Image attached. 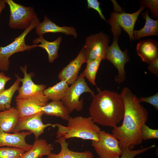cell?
<instances>
[{
  "label": "cell",
  "instance_id": "obj_12",
  "mask_svg": "<svg viewBox=\"0 0 158 158\" xmlns=\"http://www.w3.org/2000/svg\"><path fill=\"white\" fill-rule=\"evenodd\" d=\"M43 114L41 111L18 120L12 132L16 133L27 130L34 134L36 140L38 139L40 136L44 133L47 127L50 126L55 127L54 124L43 123L42 116Z\"/></svg>",
  "mask_w": 158,
  "mask_h": 158
},
{
  "label": "cell",
  "instance_id": "obj_15",
  "mask_svg": "<svg viewBox=\"0 0 158 158\" xmlns=\"http://www.w3.org/2000/svg\"><path fill=\"white\" fill-rule=\"evenodd\" d=\"M31 134V132L28 131L10 133L0 130V147H16L28 151L32 148V145L28 144L25 138Z\"/></svg>",
  "mask_w": 158,
  "mask_h": 158
},
{
  "label": "cell",
  "instance_id": "obj_4",
  "mask_svg": "<svg viewBox=\"0 0 158 158\" xmlns=\"http://www.w3.org/2000/svg\"><path fill=\"white\" fill-rule=\"evenodd\" d=\"M37 17L34 19L31 24L18 37L9 44L0 47V71L4 72L9 68L10 63L9 58L13 54L25 51H29L36 47V45H27L25 42V38L27 35L40 23Z\"/></svg>",
  "mask_w": 158,
  "mask_h": 158
},
{
  "label": "cell",
  "instance_id": "obj_24",
  "mask_svg": "<svg viewBox=\"0 0 158 158\" xmlns=\"http://www.w3.org/2000/svg\"><path fill=\"white\" fill-rule=\"evenodd\" d=\"M16 79L8 88L0 93V111L9 109L11 107L12 98L15 92L18 90L21 78L15 74Z\"/></svg>",
  "mask_w": 158,
  "mask_h": 158
},
{
  "label": "cell",
  "instance_id": "obj_17",
  "mask_svg": "<svg viewBox=\"0 0 158 158\" xmlns=\"http://www.w3.org/2000/svg\"><path fill=\"white\" fill-rule=\"evenodd\" d=\"M36 34L39 36L47 33H62L67 35H72L75 38L77 36L76 30L73 27L59 26L45 15L43 21L38 25L35 28Z\"/></svg>",
  "mask_w": 158,
  "mask_h": 158
},
{
  "label": "cell",
  "instance_id": "obj_18",
  "mask_svg": "<svg viewBox=\"0 0 158 158\" xmlns=\"http://www.w3.org/2000/svg\"><path fill=\"white\" fill-rule=\"evenodd\" d=\"M66 140L63 136L55 140V142L59 143L61 146V151L57 154L51 153L47 156L46 158H93V155L90 151L78 152L70 150L68 148V143Z\"/></svg>",
  "mask_w": 158,
  "mask_h": 158
},
{
  "label": "cell",
  "instance_id": "obj_13",
  "mask_svg": "<svg viewBox=\"0 0 158 158\" xmlns=\"http://www.w3.org/2000/svg\"><path fill=\"white\" fill-rule=\"evenodd\" d=\"M20 69L24 74V77L21 78V86L19 87L18 94L16 99H25L36 95L43 94V91L46 87L45 85L37 84L32 81V77L34 74L28 73L27 66L25 64L24 66H20Z\"/></svg>",
  "mask_w": 158,
  "mask_h": 158
},
{
  "label": "cell",
  "instance_id": "obj_23",
  "mask_svg": "<svg viewBox=\"0 0 158 158\" xmlns=\"http://www.w3.org/2000/svg\"><path fill=\"white\" fill-rule=\"evenodd\" d=\"M42 111L46 115L55 116L67 120L70 117V113L61 100H53L41 108Z\"/></svg>",
  "mask_w": 158,
  "mask_h": 158
},
{
  "label": "cell",
  "instance_id": "obj_29",
  "mask_svg": "<svg viewBox=\"0 0 158 158\" xmlns=\"http://www.w3.org/2000/svg\"><path fill=\"white\" fill-rule=\"evenodd\" d=\"M141 135L142 140H146L151 139L158 138V130L150 128L145 123L142 126Z\"/></svg>",
  "mask_w": 158,
  "mask_h": 158
},
{
  "label": "cell",
  "instance_id": "obj_33",
  "mask_svg": "<svg viewBox=\"0 0 158 158\" xmlns=\"http://www.w3.org/2000/svg\"><path fill=\"white\" fill-rule=\"evenodd\" d=\"M11 79V78L6 76L3 72H0V93L5 90L6 84Z\"/></svg>",
  "mask_w": 158,
  "mask_h": 158
},
{
  "label": "cell",
  "instance_id": "obj_35",
  "mask_svg": "<svg viewBox=\"0 0 158 158\" xmlns=\"http://www.w3.org/2000/svg\"><path fill=\"white\" fill-rule=\"evenodd\" d=\"M6 0H0V15L6 6Z\"/></svg>",
  "mask_w": 158,
  "mask_h": 158
},
{
  "label": "cell",
  "instance_id": "obj_22",
  "mask_svg": "<svg viewBox=\"0 0 158 158\" xmlns=\"http://www.w3.org/2000/svg\"><path fill=\"white\" fill-rule=\"evenodd\" d=\"M32 145V148L25 152L20 158H39L43 156H47L51 153L53 149L52 145L42 139L36 140Z\"/></svg>",
  "mask_w": 158,
  "mask_h": 158
},
{
  "label": "cell",
  "instance_id": "obj_28",
  "mask_svg": "<svg viewBox=\"0 0 158 158\" xmlns=\"http://www.w3.org/2000/svg\"><path fill=\"white\" fill-rule=\"evenodd\" d=\"M156 147L153 145L147 147L133 150L126 148L122 150V152L120 158H134L136 156L144 153L149 149Z\"/></svg>",
  "mask_w": 158,
  "mask_h": 158
},
{
  "label": "cell",
  "instance_id": "obj_11",
  "mask_svg": "<svg viewBox=\"0 0 158 158\" xmlns=\"http://www.w3.org/2000/svg\"><path fill=\"white\" fill-rule=\"evenodd\" d=\"M49 100L43 94L25 99H16L19 120L42 111V107Z\"/></svg>",
  "mask_w": 158,
  "mask_h": 158
},
{
  "label": "cell",
  "instance_id": "obj_27",
  "mask_svg": "<svg viewBox=\"0 0 158 158\" xmlns=\"http://www.w3.org/2000/svg\"><path fill=\"white\" fill-rule=\"evenodd\" d=\"M25 152L17 147H0V158H20Z\"/></svg>",
  "mask_w": 158,
  "mask_h": 158
},
{
  "label": "cell",
  "instance_id": "obj_5",
  "mask_svg": "<svg viewBox=\"0 0 158 158\" xmlns=\"http://www.w3.org/2000/svg\"><path fill=\"white\" fill-rule=\"evenodd\" d=\"M146 8L141 4L139 9L133 13H126L124 11L121 13L112 12L108 22L111 26L113 39H118L121 33L122 28L128 34L130 42L134 40L133 31L135 24L139 15Z\"/></svg>",
  "mask_w": 158,
  "mask_h": 158
},
{
  "label": "cell",
  "instance_id": "obj_21",
  "mask_svg": "<svg viewBox=\"0 0 158 158\" xmlns=\"http://www.w3.org/2000/svg\"><path fill=\"white\" fill-rule=\"evenodd\" d=\"M61 40L62 37L60 36L54 41L49 42L45 39L43 36H40L33 39L32 43L37 44V47H41L46 51L49 62L51 63L58 57V51Z\"/></svg>",
  "mask_w": 158,
  "mask_h": 158
},
{
  "label": "cell",
  "instance_id": "obj_19",
  "mask_svg": "<svg viewBox=\"0 0 158 158\" xmlns=\"http://www.w3.org/2000/svg\"><path fill=\"white\" fill-rule=\"evenodd\" d=\"M149 9L141 13L142 18L145 20L144 26L138 30H134L133 36L136 40L146 36H158V20H154L151 18L148 14Z\"/></svg>",
  "mask_w": 158,
  "mask_h": 158
},
{
  "label": "cell",
  "instance_id": "obj_14",
  "mask_svg": "<svg viewBox=\"0 0 158 158\" xmlns=\"http://www.w3.org/2000/svg\"><path fill=\"white\" fill-rule=\"evenodd\" d=\"M85 51L83 47L77 57L64 67L58 74L59 79L65 81L68 85L73 84L78 79L83 64L85 63Z\"/></svg>",
  "mask_w": 158,
  "mask_h": 158
},
{
  "label": "cell",
  "instance_id": "obj_30",
  "mask_svg": "<svg viewBox=\"0 0 158 158\" xmlns=\"http://www.w3.org/2000/svg\"><path fill=\"white\" fill-rule=\"evenodd\" d=\"M139 4H143L150 9L152 17L156 20L158 18V0H140Z\"/></svg>",
  "mask_w": 158,
  "mask_h": 158
},
{
  "label": "cell",
  "instance_id": "obj_26",
  "mask_svg": "<svg viewBox=\"0 0 158 158\" xmlns=\"http://www.w3.org/2000/svg\"><path fill=\"white\" fill-rule=\"evenodd\" d=\"M103 60L101 57L87 62L86 66L82 73L84 77H86L92 85H96L95 82L96 75L101 61Z\"/></svg>",
  "mask_w": 158,
  "mask_h": 158
},
{
  "label": "cell",
  "instance_id": "obj_20",
  "mask_svg": "<svg viewBox=\"0 0 158 158\" xmlns=\"http://www.w3.org/2000/svg\"><path fill=\"white\" fill-rule=\"evenodd\" d=\"M19 118L18 111L14 107L0 111V130L7 133L12 132Z\"/></svg>",
  "mask_w": 158,
  "mask_h": 158
},
{
  "label": "cell",
  "instance_id": "obj_9",
  "mask_svg": "<svg viewBox=\"0 0 158 158\" xmlns=\"http://www.w3.org/2000/svg\"><path fill=\"white\" fill-rule=\"evenodd\" d=\"M91 145L100 158H119L122 152L117 139L104 130H101L99 140L92 141Z\"/></svg>",
  "mask_w": 158,
  "mask_h": 158
},
{
  "label": "cell",
  "instance_id": "obj_1",
  "mask_svg": "<svg viewBox=\"0 0 158 158\" xmlns=\"http://www.w3.org/2000/svg\"><path fill=\"white\" fill-rule=\"evenodd\" d=\"M120 94L125 106L123 122L121 126L113 128L112 134L119 141L122 150L126 148L132 150L142 142L141 129L148 120V113L140 104L139 98L129 88L124 87Z\"/></svg>",
  "mask_w": 158,
  "mask_h": 158
},
{
  "label": "cell",
  "instance_id": "obj_10",
  "mask_svg": "<svg viewBox=\"0 0 158 158\" xmlns=\"http://www.w3.org/2000/svg\"><path fill=\"white\" fill-rule=\"evenodd\" d=\"M118 39H113L111 45L109 46L106 59H107L116 68L118 72L115 77V81L119 84L123 83L126 79L125 64L130 61L127 49L122 51L118 44Z\"/></svg>",
  "mask_w": 158,
  "mask_h": 158
},
{
  "label": "cell",
  "instance_id": "obj_7",
  "mask_svg": "<svg viewBox=\"0 0 158 158\" xmlns=\"http://www.w3.org/2000/svg\"><path fill=\"white\" fill-rule=\"evenodd\" d=\"M6 1L9 8L10 15L8 24L10 28L25 30L37 17L33 7L25 6L13 0Z\"/></svg>",
  "mask_w": 158,
  "mask_h": 158
},
{
  "label": "cell",
  "instance_id": "obj_3",
  "mask_svg": "<svg viewBox=\"0 0 158 158\" xmlns=\"http://www.w3.org/2000/svg\"><path fill=\"white\" fill-rule=\"evenodd\" d=\"M67 121V126L59 123L54 124L57 127V138L63 136L66 140L76 138L92 141L99 140L101 128L93 121L90 116L70 117Z\"/></svg>",
  "mask_w": 158,
  "mask_h": 158
},
{
  "label": "cell",
  "instance_id": "obj_8",
  "mask_svg": "<svg viewBox=\"0 0 158 158\" xmlns=\"http://www.w3.org/2000/svg\"><path fill=\"white\" fill-rule=\"evenodd\" d=\"M109 36L102 31L87 37L83 47L85 63L94 60L99 57L103 60L106 57L109 47Z\"/></svg>",
  "mask_w": 158,
  "mask_h": 158
},
{
  "label": "cell",
  "instance_id": "obj_36",
  "mask_svg": "<svg viewBox=\"0 0 158 158\" xmlns=\"http://www.w3.org/2000/svg\"><path fill=\"white\" fill-rule=\"evenodd\" d=\"M43 156L40 157L39 158H42Z\"/></svg>",
  "mask_w": 158,
  "mask_h": 158
},
{
  "label": "cell",
  "instance_id": "obj_31",
  "mask_svg": "<svg viewBox=\"0 0 158 158\" xmlns=\"http://www.w3.org/2000/svg\"><path fill=\"white\" fill-rule=\"evenodd\" d=\"M87 8H92L96 10L98 13L100 18L107 23V21L105 17L102 13V10L101 9L100 3L97 0H87Z\"/></svg>",
  "mask_w": 158,
  "mask_h": 158
},
{
  "label": "cell",
  "instance_id": "obj_32",
  "mask_svg": "<svg viewBox=\"0 0 158 158\" xmlns=\"http://www.w3.org/2000/svg\"><path fill=\"white\" fill-rule=\"evenodd\" d=\"M140 101L147 103L153 106L156 109L158 110V93L148 97H141L139 98Z\"/></svg>",
  "mask_w": 158,
  "mask_h": 158
},
{
  "label": "cell",
  "instance_id": "obj_25",
  "mask_svg": "<svg viewBox=\"0 0 158 158\" xmlns=\"http://www.w3.org/2000/svg\"><path fill=\"white\" fill-rule=\"evenodd\" d=\"M68 85L65 81L61 80L54 85L44 89L43 94L49 100H61L64 96Z\"/></svg>",
  "mask_w": 158,
  "mask_h": 158
},
{
  "label": "cell",
  "instance_id": "obj_2",
  "mask_svg": "<svg viewBox=\"0 0 158 158\" xmlns=\"http://www.w3.org/2000/svg\"><path fill=\"white\" fill-rule=\"evenodd\" d=\"M92 97L89 108L90 116L95 123L114 128L123 119L125 111L122 97L118 93L108 90L101 91Z\"/></svg>",
  "mask_w": 158,
  "mask_h": 158
},
{
  "label": "cell",
  "instance_id": "obj_16",
  "mask_svg": "<svg viewBox=\"0 0 158 158\" xmlns=\"http://www.w3.org/2000/svg\"><path fill=\"white\" fill-rule=\"evenodd\" d=\"M136 51L142 61L149 64L158 59V43L148 38L140 40L137 44Z\"/></svg>",
  "mask_w": 158,
  "mask_h": 158
},
{
  "label": "cell",
  "instance_id": "obj_34",
  "mask_svg": "<svg viewBox=\"0 0 158 158\" xmlns=\"http://www.w3.org/2000/svg\"><path fill=\"white\" fill-rule=\"evenodd\" d=\"M148 70L156 76H158V59L149 64Z\"/></svg>",
  "mask_w": 158,
  "mask_h": 158
},
{
  "label": "cell",
  "instance_id": "obj_6",
  "mask_svg": "<svg viewBox=\"0 0 158 158\" xmlns=\"http://www.w3.org/2000/svg\"><path fill=\"white\" fill-rule=\"evenodd\" d=\"M84 77L81 73L75 81L67 90L63 97L61 100L68 109L70 114L73 111H81L83 109V98L80 100L83 93L89 92L93 97L95 95L85 81Z\"/></svg>",
  "mask_w": 158,
  "mask_h": 158
}]
</instances>
